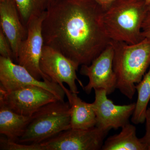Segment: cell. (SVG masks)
Wrapping results in <instances>:
<instances>
[{
  "label": "cell",
  "instance_id": "2",
  "mask_svg": "<svg viewBox=\"0 0 150 150\" xmlns=\"http://www.w3.org/2000/svg\"><path fill=\"white\" fill-rule=\"evenodd\" d=\"M148 10L145 0H117L103 11L100 23L110 40L136 44L144 39L142 26Z\"/></svg>",
  "mask_w": 150,
  "mask_h": 150
},
{
  "label": "cell",
  "instance_id": "15",
  "mask_svg": "<svg viewBox=\"0 0 150 150\" xmlns=\"http://www.w3.org/2000/svg\"><path fill=\"white\" fill-rule=\"evenodd\" d=\"M118 134L110 136L104 142L102 150H148L137 136V129L129 123Z\"/></svg>",
  "mask_w": 150,
  "mask_h": 150
},
{
  "label": "cell",
  "instance_id": "4",
  "mask_svg": "<svg viewBox=\"0 0 150 150\" xmlns=\"http://www.w3.org/2000/svg\"><path fill=\"white\" fill-rule=\"evenodd\" d=\"M69 101L57 100L45 105L32 115L22 135L16 142L40 144L71 129Z\"/></svg>",
  "mask_w": 150,
  "mask_h": 150
},
{
  "label": "cell",
  "instance_id": "3",
  "mask_svg": "<svg viewBox=\"0 0 150 150\" xmlns=\"http://www.w3.org/2000/svg\"><path fill=\"white\" fill-rule=\"evenodd\" d=\"M110 43L114 49L116 89L129 99H133L136 84L142 81L150 66V39L145 38L134 44L112 40Z\"/></svg>",
  "mask_w": 150,
  "mask_h": 150
},
{
  "label": "cell",
  "instance_id": "19",
  "mask_svg": "<svg viewBox=\"0 0 150 150\" xmlns=\"http://www.w3.org/2000/svg\"><path fill=\"white\" fill-rule=\"evenodd\" d=\"M0 54L2 57L14 61L13 52L9 42L2 30L0 29Z\"/></svg>",
  "mask_w": 150,
  "mask_h": 150
},
{
  "label": "cell",
  "instance_id": "5",
  "mask_svg": "<svg viewBox=\"0 0 150 150\" xmlns=\"http://www.w3.org/2000/svg\"><path fill=\"white\" fill-rule=\"evenodd\" d=\"M46 12L40 15L33 16L29 20L26 25L27 37L19 47L16 61L37 79L50 81L40 67V59L44 45L42 24Z\"/></svg>",
  "mask_w": 150,
  "mask_h": 150
},
{
  "label": "cell",
  "instance_id": "24",
  "mask_svg": "<svg viewBox=\"0 0 150 150\" xmlns=\"http://www.w3.org/2000/svg\"><path fill=\"white\" fill-rule=\"evenodd\" d=\"M148 9H150V4L148 6Z\"/></svg>",
  "mask_w": 150,
  "mask_h": 150
},
{
  "label": "cell",
  "instance_id": "6",
  "mask_svg": "<svg viewBox=\"0 0 150 150\" xmlns=\"http://www.w3.org/2000/svg\"><path fill=\"white\" fill-rule=\"evenodd\" d=\"M79 65L51 46H43L40 61V70L50 81L59 84L66 83L72 92L79 93L76 81L84 88L82 82L76 74Z\"/></svg>",
  "mask_w": 150,
  "mask_h": 150
},
{
  "label": "cell",
  "instance_id": "9",
  "mask_svg": "<svg viewBox=\"0 0 150 150\" xmlns=\"http://www.w3.org/2000/svg\"><path fill=\"white\" fill-rule=\"evenodd\" d=\"M58 99L46 89L36 86H27L7 91L0 87V101L13 111L31 116L40 108Z\"/></svg>",
  "mask_w": 150,
  "mask_h": 150
},
{
  "label": "cell",
  "instance_id": "11",
  "mask_svg": "<svg viewBox=\"0 0 150 150\" xmlns=\"http://www.w3.org/2000/svg\"><path fill=\"white\" fill-rule=\"evenodd\" d=\"M95 100L93 105L96 116V127L110 131L117 130L129 123L133 115L135 103L118 105L108 99L106 91L95 89Z\"/></svg>",
  "mask_w": 150,
  "mask_h": 150
},
{
  "label": "cell",
  "instance_id": "22",
  "mask_svg": "<svg viewBox=\"0 0 150 150\" xmlns=\"http://www.w3.org/2000/svg\"><path fill=\"white\" fill-rule=\"evenodd\" d=\"M100 6L103 10L108 8L112 3L117 0H95Z\"/></svg>",
  "mask_w": 150,
  "mask_h": 150
},
{
  "label": "cell",
  "instance_id": "10",
  "mask_svg": "<svg viewBox=\"0 0 150 150\" xmlns=\"http://www.w3.org/2000/svg\"><path fill=\"white\" fill-rule=\"evenodd\" d=\"M114 49L111 43L89 65H82L80 72L88 77V83L84 87L89 94L95 89H102L110 95L115 91L117 79L113 69Z\"/></svg>",
  "mask_w": 150,
  "mask_h": 150
},
{
  "label": "cell",
  "instance_id": "20",
  "mask_svg": "<svg viewBox=\"0 0 150 150\" xmlns=\"http://www.w3.org/2000/svg\"><path fill=\"white\" fill-rule=\"evenodd\" d=\"M145 121L146 133L144 136L140 139L142 143L147 147L148 150H150V108L147 110Z\"/></svg>",
  "mask_w": 150,
  "mask_h": 150
},
{
  "label": "cell",
  "instance_id": "25",
  "mask_svg": "<svg viewBox=\"0 0 150 150\" xmlns=\"http://www.w3.org/2000/svg\"><path fill=\"white\" fill-rule=\"evenodd\" d=\"M6 1V0H0V2L4 1Z\"/></svg>",
  "mask_w": 150,
  "mask_h": 150
},
{
  "label": "cell",
  "instance_id": "1",
  "mask_svg": "<svg viewBox=\"0 0 150 150\" xmlns=\"http://www.w3.org/2000/svg\"><path fill=\"white\" fill-rule=\"evenodd\" d=\"M103 11L95 0H56L42 24L44 45L79 66L91 64L111 41L100 23Z\"/></svg>",
  "mask_w": 150,
  "mask_h": 150
},
{
  "label": "cell",
  "instance_id": "23",
  "mask_svg": "<svg viewBox=\"0 0 150 150\" xmlns=\"http://www.w3.org/2000/svg\"><path fill=\"white\" fill-rule=\"evenodd\" d=\"M146 5L149 6L150 4V0H145Z\"/></svg>",
  "mask_w": 150,
  "mask_h": 150
},
{
  "label": "cell",
  "instance_id": "16",
  "mask_svg": "<svg viewBox=\"0 0 150 150\" xmlns=\"http://www.w3.org/2000/svg\"><path fill=\"white\" fill-rule=\"evenodd\" d=\"M138 93L137 102L132 115L131 121L135 124L144 123L145 121L148 103L150 100V66L142 81L135 86Z\"/></svg>",
  "mask_w": 150,
  "mask_h": 150
},
{
  "label": "cell",
  "instance_id": "8",
  "mask_svg": "<svg viewBox=\"0 0 150 150\" xmlns=\"http://www.w3.org/2000/svg\"><path fill=\"white\" fill-rule=\"evenodd\" d=\"M0 83V87L7 91L24 87H38L54 94L58 99L64 100L65 92L59 84L37 79L24 67L15 64L11 59L1 56Z\"/></svg>",
  "mask_w": 150,
  "mask_h": 150
},
{
  "label": "cell",
  "instance_id": "12",
  "mask_svg": "<svg viewBox=\"0 0 150 150\" xmlns=\"http://www.w3.org/2000/svg\"><path fill=\"white\" fill-rule=\"evenodd\" d=\"M1 29L6 35L16 61L19 47L27 37V28L20 18L14 0L0 2Z\"/></svg>",
  "mask_w": 150,
  "mask_h": 150
},
{
  "label": "cell",
  "instance_id": "21",
  "mask_svg": "<svg viewBox=\"0 0 150 150\" xmlns=\"http://www.w3.org/2000/svg\"><path fill=\"white\" fill-rule=\"evenodd\" d=\"M142 35L143 38L150 39V9H148L142 23Z\"/></svg>",
  "mask_w": 150,
  "mask_h": 150
},
{
  "label": "cell",
  "instance_id": "14",
  "mask_svg": "<svg viewBox=\"0 0 150 150\" xmlns=\"http://www.w3.org/2000/svg\"><path fill=\"white\" fill-rule=\"evenodd\" d=\"M32 118L18 114L0 101V134L11 141L17 142Z\"/></svg>",
  "mask_w": 150,
  "mask_h": 150
},
{
  "label": "cell",
  "instance_id": "7",
  "mask_svg": "<svg viewBox=\"0 0 150 150\" xmlns=\"http://www.w3.org/2000/svg\"><path fill=\"white\" fill-rule=\"evenodd\" d=\"M95 126L90 129H71L40 143L44 150H101L109 131Z\"/></svg>",
  "mask_w": 150,
  "mask_h": 150
},
{
  "label": "cell",
  "instance_id": "18",
  "mask_svg": "<svg viewBox=\"0 0 150 150\" xmlns=\"http://www.w3.org/2000/svg\"><path fill=\"white\" fill-rule=\"evenodd\" d=\"M1 150H44L40 144H25L9 140L5 137L0 138Z\"/></svg>",
  "mask_w": 150,
  "mask_h": 150
},
{
  "label": "cell",
  "instance_id": "17",
  "mask_svg": "<svg viewBox=\"0 0 150 150\" xmlns=\"http://www.w3.org/2000/svg\"><path fill=\"white\" fill-rule=\"evenodd\" d=\"M56 0H14L20 18L26 27L29 20L46 11Z\"/></svg>",
  "mask_w": 150,
  "mask_h": 150
},
{
  "label": "cell",
  "instance_id": "13",
  "mask_svg": "<svg viewBox=\"0 0 150 150\" xmlns=\"http://www.w3.org/2000/svg\"><path fill=\"white\" fill-rule=\"evenodd\" d=\"M60 86L64 89L71 106V128L86 129L96 126V116L92 103L83 101L77 94L72 92L64 84Z\"/></svg>",
  "mask_w": 150,
  "mask_h": 150
}]
</instances>
